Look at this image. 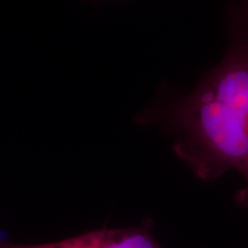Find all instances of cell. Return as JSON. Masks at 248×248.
<instances>
[{"label":"cell","mask_w":248,"mask_h":248,"mask_svg":"<svg viewBox=\"0 0 248 248\" xmlns=\"http://www.w3.org/2000/svg\"><path fill=\"white\" fill-rule=\"evenodd\" d=\"M0 248H162L148 229H101L44 244L0 241Z\"/></svg>","instance_id":"obj_2"},{"label":"cell","mask_w":248,"mask_h":248,"mask_svg":"<svg viewBox=\"0 0 248 248\" xmlns=\"http://www.w3.org/2000/svg\"><path fill=\"white\" fill-rule=\"evenodd\" d=\"M240 2L245 6V7H247V8H248V0H241Z\"/></svg>","instance_id":"obj_3"},{"label":"cell","mask_w":248,"mask_h":248,"mask_svg":"<svg viewBox=\"0 0 248 248\" xmlns=\"http://www.w3.org/2000/svg\"><path fill=\"white\" fill-rule=\"evenodd\" d=\"M228 29L224 58L190 93L154 102L135 121L162 129L198 178L237 172L245 185L235 201L248 212V8L241 2L229 8Z\"/></svg>","instance_id":"obj_1"}]
</instances>
